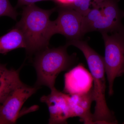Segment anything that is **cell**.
Returning a JSON list of instances; mask_svg holds the SVG:
<instances>
[{"label": "cell", "instance_id": "cell-1", "mask_svg": "<svg viewBox=\"0 0 124 124\" xmlns=\"http://www.w3.org/2000/svg\"><path fill=\"white\" fill-rule=\"evenodd\" d=\"M56 10V7L44 9L35 4L23 8L21 19L15 26L22 33L29 56L49 48L50 40L55 34L54 21L50 17Z\"/></svg>", "mask_w": 124, "mask_h": 124}, {"label": "cell", "instance_id": "cell-2", "mask_svg": "<svg viewBox=\"0 0 124 124\" xmlns=\"http://www.w3.org/2000/svg\"><path fill=\"white\" fill-rule=\"evenodd\" d=\"M68 46H73L79 49L84 55L91 75L93 87V97L95 102L93 119L94 124H113L117 123L113 112L107 105L105 97L106 80L103 57L93 49L85 41L73 40L67 42Z\"/></svg>", "mask_w": 124, "mask_h": 124}, {"label": "cell", "instance_id": "cell-3", "mask_svg": "<svg viewBox=\"0 0 124 124\" xmlns=\"http://www.w3.org/2000/svg\"><path fill=\"white\" fill-rule=\"evenodd\" d=\"M66 45L57 48H50L35 54L33 65L35 69L37 79L35 86L39 88L44 85L50 90L55 88V80L59 74L70 70L76 64V54L69 55Z\"/></svg>", "mask_w": 124, "mask_h": 124}, {"label": "cell", "instance_id": "cell-4", "mask_svg": "<svg viewBox=\"0 0 124 124\" xmlns=\"http://www.w3.org/2000/svg\"><path fill=\"white\" fill-rule=\"evenodd\" d=\"M120 0H104L83 16L84 35L92 31L100 33H120L124 35L121 21L124 11L119 8Z\"/></svg>", "mask_w": 124, "mask_h": 124}, {"label": "cell", "instance_id": "cell-5", "mask_svg": "<svg viewBox=\"0 0 124 124\" xmlns=\"http://www.w3.org/2000/svg\"><path fill=\"white\" fill-rule=\"evenodd\" d=\"M105 51L103 60L108 84V94H113L116 78L124 73V35L120 33H101Z\"/></svg>", "mask_w": 124, "mask_h": 124}, {"label": "cell", "instance_id": "cell-6", "mask_svg": "<svg viewBox=\"0 0 124 124\" xmlns=\"http://www.w3.org/2000/svg\"><path fill=\"white\" fill-rule=\"evenodd\" d=\"M38 89L23 84L13 90L0 104V124L15 123L24 102Z\"/></svg>", "mask_w": 124, "mask_h": 124}, {"label": "cell", "instance_id": "cell-7", "mask_svg": "<svg viewBox=\"0 0 124 124\" xmlns=\"http://www.w3.org/2000/svg\"><path fill=\"white\" fill-rule=\"evenodd\" d=\"M56 7L58 16L54 21L55 34L64 36L67 42L82 39L83 16L70 7Z\"/></svg>", "mask_w": 124, "mask_h": 124}, {"label": "cell", "instance_id": "cell-8", "mask_svg": "<svg viewBox=\"0 0 124 124\" xmlns=\"http://www.w3.org/2000/svg\"><path fill=\"white\" fill-rule=\"evenodd\" d=\"M69 94L58 90L55 88L51 93L40 98V101L47 105L49 113V124H67V120L72 117L69 103Z\"/></svg>", "mask_w": 124, "mask_h": 124}, {"label": "cell", "instance_id": "cell-9", "mask_svg": "<svg viewBox=\"0 0 124 124\" xmlns=\"http://www.w3.org/2000/svg\"><path fill=\"white\" fill-rule=\"evenodd\" d=\"M64 91L70 95L88 93L93 89L91 73L82 64L71 68L64 76Z\"/></svg>", "mask_w": 124, "mask_h": 124}, {"label": "cell", "instance_id": "cell-10", "mask_svg": "<svg viewBox=\"0 0 124 124\" xmlns=\"http://www.w3.org/2000/svg\"><path fill=\"white\" fill-rule=\"evenodd\" d=\"M93 101V89L85 93L69 94V103L72 117H79L84 124H94L91 112Z\"/></svg>", "mask_w": 124, "mask_h": 124}, {"label": "cell", "instance_id": "cell-11", "mask_svg": "<svg viewBox=\"0 0 124 124\" xmlns=\"http://www.w3.org/2000/svg\"><path fill=\"white\" fill-rule=\"evenodd\" d=\"M19 70L7 69L4 64L0 63V104L15 89L23 84Z\"/></svg>", "mask_w": 124, "mask_h": 124}, {"label": "cell", "instance_id": "cell-12", "mask_svg": "<svg viewBox=\"0 0 124 124\" xmlns=\"http://www.w3.org/2000/svg\"><path fill=\"white\" fill-rule=\"evenodd\" d=\"M25 48L26 44L22 33L15 26L0 37V54H5L16 49Z\"/></svg>", "mask_w": 124, "mask_h": 124}, {"label": "cell", "instance_id": "cell-13", "mask_svg": "<svg viewBox=\"0 0 124 124\" xmlns=\"http://www.w3.org/2000/svg\"><path fill=\"white\" fill-rule=\"evenodd\" d=\"M104 0H76L71 8L75 10L83 16L91 8Z\"/></svg>", "mask_w": 124, "mask_h": 124}, {"label": "cell", "instance_id": "cell-14", "mask_svg": "<svg viewBox=\"0 0 124 124\" xmlns=\"http://www.w3.org/2000/svg\"><path fill=\"white\" fill-rule=\"evenodd\" d=\"M18 15L16 9L12 6L9 0H0V17L8 16L16 20Z\"/></svg>", "mask_w": 124, "mask_h": 124}, {"label": "cell", "instance_id": "cell-15", "mask_svg": "<svg viewBox=\"0 0 124 124\" xmlns=\"http://www.w3.org/2000/svg\"><path fill=\"white\" fill-rule=\"evenodd\" d=\"M51 1L55 2V0H18L17 4L16 7L18 8L21 6H24L32 4H35L36 2L41 1Z\"/></svg>", "mask_w": 124, "mask_h": 124}, {"label": "cell", "instance_id": "cell-16", "mask_svg": "<svg viewBox=\"0 0 124 124\" xmlns=\"http://www.w3.org/2000/svg\"><path fill=\"white\" fill-rule=\"evenodd\" d=\"M76 0H55V3L58 7H71Z\"/></svg>", "mask_w": 124, "mask_h": 124}]
</instances>
